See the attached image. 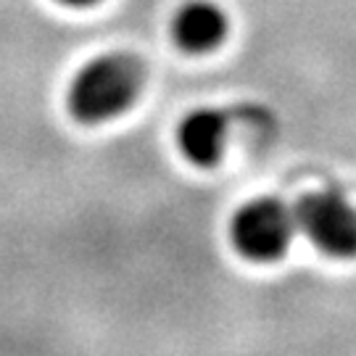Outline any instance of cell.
<instances>
[{"mask_svg":"<svg viewBox=\"0 0 356 356\" xmlns=\"http://www.w3.org/2000/svg\"><path fill=\"white\" fill-rule=\"evenodd\" d=\"M143 82L145 72L132 53H101L76 69L66 90V106L82 124L114 122L138 101Z\"/></svg>","mask_w":356,"mask_h":356,"instance_id":"cell-1","label":"cell"},{"mask_svg":"<svg viewBox=\"0 0 356 356\" xmlns=\"http://www.w3.org/2000/svg\"><path fill=\"white\" fill-rule=\"evenodd\" d=\"M296 232V214L280 198H254L243 204L229 219L232 248L256 264L282 259Z\"/></svg>","mask_w":356,"mask_h":356,"instance_id":"cell-2","label":"cell"},{"mask_svg":"<svg viewBox=\"0 0 356 356\" xmlns=\"http://www.w3.org/2000/svg\"><path fill=\"white\" fill-rule=\"evenodd\" d=\"M293 214L298 232L317 251L332 259L356 256V209L341 193H309L298 201Z\"/></svg>","mask_w":356,"mask_h":356,"instance_id":"cell-3","label":"cell"},{"mask_svg":"<svg viewBox=\"0 0 356 356\" xmlns=\"http://www.w3.org/2000/svg\"><path fill=\"white\" fill-rule=\"evenodd\" d=\"M229 32V19L216 0H185L172 19V38L179 51L204 56L216 51Z\"/></svg>","mask_w":356,"mask_h":356,"instance_id":"cell-4","label":"cell"},{"mask_svg":"<svg viewBox=\"0 0 356 356\" xmlns=\"http://www.w3.org/2000/svg\"><path fill=\"white\" fill-rule=\"evenodd\" d=\"M227 114L214 106H201L182 116L177 127V145L195 166H214L227 145Z\"/></svg>","mask_w":356,"mask_h":356,"instance_id":"cell-5","label":"cell"},{"mask_svg":"<svg viewBox=\"0 0 356 356\" xmlns=\"http://www.w3.org/2000/svg\"><path fill=\"white\" fill-rule=\"evenodd\" d=\"M58 3H64L69 8H90V6H95V3H101V0H58Z\"/></svg>","mask_w":356,"mask_h":356,"instance_id":"cell-6","label":"cell"}]
</instances>
